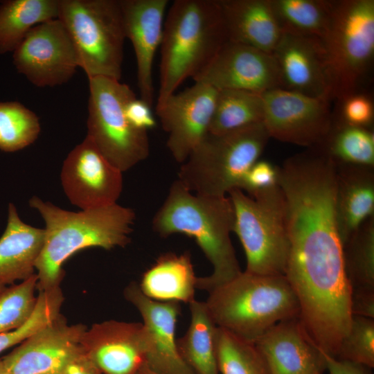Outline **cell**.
Instances as JSON below:
<instances>
[{
    "label": "cell",
    "instance_id": "obj_1",
    "mask_svg": "<svg viewBox=\"0 0 374 374\" xmlns=\"http://www.w3.org/2000/svg\"><path fill=\"white\" fill-rule=\"evenodd\" d=\"M29 206L45 222L44 243L35 264L39 292L60 287L64 276L62 265L76 252L91 247H124L131 241L135 213L117 203L73 212L33 196Z\"/></svg>",
    "mask_w": 374,
    "mask_h": 374
},
{
    "label": "cell",
    "instance_id": "obj_13",
    "mask_svg": "<svg viewBox=\"0 0 374 374\" xmlns=\"http://www.w3.org/2000/svg\"><path fill=\"white\" fill-rule=\"evenodd\" d=\"M193 79L217 90L262 93L281 89L278 67L271 53L230 40Z\"/></svg>",
    "mask_w": 374,
    "mask_h": 374
},
{
    "label": "cell",
    "instance_id": "obj_43",
    "mask_svg": "<svg viewBox=\"0 0 374 374\" xmlns=\"http://www.w3.org/2000/svg\"><path fill=\"white\" fill-rule=\"evenodd\" d=\"M139 372L141 374H155L145 367H143Z\"/></svg>",
    "mask_w": 374,
    "mask_h": 374
},
{
    "label": "cell",
    "instance_id": "obj_44",
    "mask_svg": "<svg viewBox=\"0 0 374 374\" xmlns=\"http://www.w3.org/2000/svg\"><path fill=\"white\" fill-rule=\"evenodd\" d=\"M6 285L2 284L0 283V290H2L3 288H4Z\"/></svg>",
    "mask_w": 374,
    "mask_h": 374
},
{
    "label": "cell",
    "instance_id": "obj_18",
    "mask_svg": "<svg viewBox=\"0 0 374 374\" xmlns=\"http://www.w3.org/2000/svg\"><path fill=\"white\" fill-rule=\"evenodd\" d=\"M80 344L103 374H137L145 365L141 323L109 320L95 323L86 330Z\"/></svg>",
    "mask_w": 374,
    "mask_h": 374
},
{
    "label": "cell",
    "instance_id": "obj_9",
    "mask_svg": "<svg viewBox=\"0 0 374 374\" xmlns=\"http://www.w3.org/2000/svg\"><path fill=\"white\" fill-rule=\"evenodd\" d=\"M87 134L100 153L122 172L150 154L148 131L134 127L125 114L136 98L126 84L105 77L89 78Z\"/></svg>",
    "mask_w": 374,
    "mask_h": 374
},
{
    "label": "cell",
    "instance_id": "obj_14",
    "mask_svg": "<svg viewBox=\"0 0 374 374\" xmlns=\"http://www.w3.org/2000/svg\"><path fill=\"white\" fill-rule=\"evenodd\" d=\"M170 95L156 105V113L168 134L167 148L182 163L208 133L217 89L201 82Z\"/></svg>",
    "mask_w": 374,
    "mask_h": 374
},
{
    "label": "cell",
    "instance_id": "obj_31",
    "mask_svg": "<svg viewBox=\"0 0 374 374\" xmlns=\"http://www.w3.org/2000/svg\"><path fill=\"white\" fill-rule=\"evenodd\" d=\"M343 258L352 289L374 290V217L364 222L344 242Z\"/></svg>",
    "mask_w": 374,
    "mask_h": 374
},
{
    "label": "cell",
    "instance_id": "obj_38",
    "mask_svg": "<svg viewBox=\"0 0 374 374\" xmlns=\"http://www.w3.org/2000/svg\"><path fill=\"white\" fill-rule=\"evenodd\" d=\"M151 108L141 99L136 97L126 105L125 114L134 127L148 131L156 125Z\"/></svg>",
    "mask_w": 374,
    "mask_h": 374
},
{
    "label": "cell",
    "instance_id": "obj_24",
    "mask_svg": "<svg viewBox=\"0 0 374 374\" xmlns=\"http://www.w3.org/2000/svg\"><path fill=\"white\" fill-rule=\"evenodd\" d=\"M197 278L189 252H169L161 255L143 273L139 286L152 300L190 304L195 300Z\"/></svg>",
    "mask_w": 374,
    "mask_h": 374
},
{
    "label": "cell",
    "instance_id": "obj_19",
    "mask_svg": "<svg viewBox=\"0 0 374 374\" xmlns=\"http://www.w3.org/2000/svg\"><path fill=\"white\" fill-rule=\"evenodd\" d=\"M126 38L136 62L140 99L152 107L154 101L152 68L161 45L168 0H119Z\"/></svg>",
    "mask_w": 374,
    "mask_h": 374
},
{
    "label": "cell",
    "instance_id": "obj_39",
    "mask_svg": "<svg viewBox=\"0 0 374 374\" xmlns=\"http://www.w3.org/2000/svg\"><path fill=\"white\" fill-rule=\"evenodd\" d=\"M352 315L374 319V290L352 289Z\"/></svg>",
    "mask_w": 374,
    "mask_h": 374
},
{
    "label": "cell",
    "instance_id": "obj_5",
    "mask_svg": "<svg viewBox=\"0 0 374 374\" xmlns=\"http://www.w3.org/2000/svg\"><path fill=\"white\" fill-rule=\"evenodd\" d=\"M269 139L263 123L223 134L208 133L181 163L177 180L195 194L226 196L240 188Z\"/></svg>",
    "mask_w": 374,
    "mask_h": 374
},
{
    "label": "cell",
    "instance_id": "obj_45",
    "mask_svg": "<svg viewBox=\"0 0 374 374\" xmlns=\"http://www.w3.org/2000/svg\"><path fill=\"white\" fill-rule=\"evenodd\" d=\"M137 374H141V373H140V372H139V373H138Z\"/></svg>",
    "mask_w": 374,
    "mask_h": 374
},
{
    "label": "cell",
    "instance_id": "obj_40",
    "mask_svg": "<svg viewBox=\"0 0 374 374\" xmlns=\"http://www.w3.org/2000/svg\"><path fill=\"white\" fill-rule=\"evenodd\" d=\"M329 374H372L370 368L356 362L339 359L323 352Z\"/></svg>",
    "mask_w": 374,
    "mask_h": 374
},
{
    "label": "cell",
    "instance_id": "obj_36",
    "mask_svg": "<svg viewBox=\"0 0 374 374\" xmlns=\"http://www.w3.org/2000/svg\"><path fill=\"white\" fill-rule=\"evenodd\" d=\"M339 102L341 103L340 114L335 118L349 125L371 128L374 107L370 97L359 91Z\"/></svg>",
    "mask_w": 374,
    "mask_h": 374
},
{
    "label": "cell",
    "instance_id": "obj_34",
    "mask_svg": "<svg viewBox=\"0 0 374 374\" xmlns=\"http://www.w3.org/2000/svg\"><path fill=\"white\" fill-rule=\"evenodd\" d=\"M64 296L60 287L39 291L36 308L30 319L15 330L0 334V353L19 344L60 314Z\"/></svg>",
    "mask_w": 374,
    "mask_h": 374
},
{
    "label": "cell",
    "instance_id": "obj_17",
    "mask_svg": "<svg viewBox=\"0 0 374 374\" xmlns=\"http://www.w3.org/2000/svg\"><path fill=\"white\" fill-rule=\"evenodd\" d=\"M278 67L281 89L332 100V84L323 41L283 33L271 53Z\"/></svg>",
    "mask_w": 374,
    "mask_h": 374
},
{
    "label": "cell",
    "instance_id": "obj_2",
    "mask_svg": "<svg viewBox=\"0 0 374 374\" xmlns=\"http://www.w3.org/2000/svg\"><path fill=\"white\" fill-rule=\"evenodd\" d=\"M233 223L229 197L195 194L176 179L152 226L163 238L181 233L195 239L213 267L209 276L197 278V289L209 292L242 271L230 238Z\"/></svg>",
    "mask_w": 374,
    "mask_h": 374
},
{
    "label": "cell",
    "instance_id": "obj_35",
    "mask_svg": "<svg viewBox=\"0 0 374 374\" xmlns=\"http://www.w3.org/2000/svg\"><path fill=\"white\" fill-rule=\"evenodd\" d=\"M336 358L373 368L374 319L353 315L350 330Z\"/></svg>",
    "mask_w": 374,
    "mask_h": 374
},
{
    "label": "cell",
    "instance_id": "obj_11",
    "mask_svg": "<svg viewBox=\"0 0 374 374\" xmlns=\"http://www.w3.org/2000/svg\"><path fill=\"white\" fill-rule=\"evenodd\" d=\"M12 58L17 71L39 87L64 84L79 67L72 41L58 18L34 26Z\"/></svg>",
    "mask_w": 374,
    "mask_h": 374
},
{
    "label": "cell",
    "instance_id": "obj_33",
    "mask_svg": "<svg viewBox=\"0 0 374 374\" xmlns=\"http://www.w3.org/2000/svg\"><path fill=\"white\" fill-rule=\"evenodd\" d=\"M37 283L35 274L0 290V334L19 328L30 319L37 302Z\"/></svg>",
    "mask_w": 374,
    "mask_h": 374
},
{
    "label": "cell",
    "instance_id": "obj_16",
    "mask_svg": "<svg viewBox=\"0 0 374 374\" xmlns=\"http://www.w3.org/2000/svg\"><path fill=\"white\" fill-rule=\"evenodd\" d=\"M124 294L143 319L145 341L143 367L155 374H195L182 358L177 346L179 303L152 300L142 293L136 283H131Z\"/></svg>",
    "mask_w": 374,
    "mask_h": 374
},
{
    "label": "cell",
    "instance_id": "obj_22",
    "mask_svg": "<svg viewBox=\"0 0 374 374\" xmlns=\"http://www.w3.org/2000/svg\"><path fill=\"white\" fill-rule=\"evenodd\" d=\"M228 39L272 53L282 31L271 0H220Z\"/></svg>",
    "mask_w": 374,
    "mask_h": 374
},
{
    "label": "cell",
    "instance_id": "obj_28",
    "mask_svg": "<svg viewBox=\"0 0 374 374\" xmlns=\"http://www.w3.org/2000/svg\"><path fill=\"white\" fill-rule=\"evenodd\" d=\"M262 93L244 90H219L208 133L223 134L263 123Z\"/></svg>",
    "mask_w": 374,
    "mask_h": 374
},
{
    "label": "cell",
    "instance_id": "obj_26",
    "mask_svg": "<svg viewBox=\"0 0 374 374\" xmlns=\"http://www.w3.org/2000/svg\"><path fill=\"white\" fill-rule=\"evenodd\" d=\"M60 0H6L0 4V53L13 52L36 25L58 18Z\"/></svg>",
    "mask_w": 374,
    "mask_h": 374
},
{
    "label": "cell",
    "instance_id": "obj_32",
    "mask_svg": "<svg viewBox=\"0 0 374 374\" xmlns=\"http://www.w3.org/2000/svg\"><path fill=\"white\" fill-rule=\"evenodd\" d=\"M41 127L37 116L19 102H0V150L14 152L31 145Z\"/></svg>",
    "mask_w": 374,
    "mask_h": 374
},
{
    "label": "cell",
    "instance_id": "obj_12",
    "mask_svg": "<svg viewBox=\"0 0 374 374\" xmlns=\"http://www.w3.org/2000/svg\"><path fill=\"white\" fill-rule=\"evenodd\" d=\"M122 173L86 136L68 154L60 177L71 203L87 210L116 204L123 190Z\"/></svg>",
    "mask_w": 374,
    "mask_h": 374
},
{
    "label": "cell",
    "instance_id": "obj_21",
    "mask_svg": "<svg viewBox=\"0 0 374 374\" xmlns=\"http://www.w3.org/2000/svg\"><path fill=\"white\" fill-rule=\"evenodd\" d=\"M336 216L342 244L374 217V167L335 163Z\"/></svg>",
    "mask_w": 374,
    "mask_h": 374
},
{
    "label": "cell",
    "instance_id": "obj_42",
    "mask_svg": "<svg viewBox=\"0 0 374 374\" xmlns=\"http://www.w3.org/2000/svg\"><path fill=\"white\" fill-rule=\"evenodd\" d=\"M0 374H11L6 368L1 358H0Z\"/></svg>",
    "mask_w": 374,
    "mask_h": 374
},
{
    "label": "cell",
    "instance_id": "obj_27",
    "mask_svg": "<svg viewBox=\"0 0 374 374\" xmlns=\"http://www.w3.org/2000/svg\"><path fill=\"white\" fill-rule=\"evenodd\" d=\"M335 1L271 0L282 33L323 39L332 18Z\"/></svg>",
    "mask_w": 374,
    "mask_h": 374
},
{
    "label": "cell",
    "instance_id": "obj_29",
    "mask_svg": "<svg viewBox=\"0 0 374 374\" xmlns=\"http://www.w3.org/2000/svg\"><path fill=\"white\" fill-rule=\"evenodd\" d=\"M315 147L335 163L374 167V132L371 128L349 125L334 116L328 134Z\"/></svg>",
    "mask_w": 374,
    "mask_h": 374
},
{
    "label": "cell",
    "instance_id": "obj_20",
    "mask_svg": "<svg viewBox=\"0 0 374 374\" xmlns=\"http://www.w3.org/2000/svg\"><path fill=\"white\" fill-rule=\"evenodd\" d=\"M272 374H324L322 351L299 317L278 322L255 342Z\"/></svg>",
    "mask_w": 374,
    "mask_h": 374
},
{
    "label": "cell",
    "instance_id": "obj_15",
    "mask_svg": "<svg viewBox=\"0 0 374 374\" xmlns=\"http://www.w3.org/2000/svg\"><path fill=\"white\" fill-rule=\"evenodd\" d=\"M82 324H68L60 314L1 357L11 374H63L82 350Z\"/></svg>",
    "mask_w": 374,
    "mask_h": 374
},
{
    "label": "cell",
    "instance_id": "obj_8",
    "mask_svg": "<svg viewBox=\"0 0 374 374\" xmlns=\"http://www.w3.org/2000/svg\"><path fill=\"white\" fill-rule=\"evenodd\" d=\"M322 41L332 99L340 101L359 92L374 57V1H335L330 26Z\"/></svg>",
    "mask_w": 374,
    "mask_h": 374
},
{
    "label": "cell",
    "instance_id": "obj_4",
    "mask_svg": "<svg viewBox=\"0 0 374 374\" xmlns=\"http://www.w3.org/2000/svg\"><path fill=\"white\" fill-rule=\"evenodd\" d=\"M208 294L205 303L215 325L253 343L278 322L299 316L284 275L241 271Z\"/></svg>",
    "mask_w": 374,
    "mask_h": 374
},
{
    "label": "cell",
    "instance_id": "obj_7",
    "mask_svg": "<svg viewBox=\"0 0 374 374\" xmlns=\"http://www.w3.org/2000/svg\"><path fill=\"white\" fill-rule=\"evenodd\" d=\"M228 195L234 212L233 232L246 256L245 271L284 275L288 238L285 203L279 185L251 196L240 188Z\"/></svg>",
    "mask_w": 374,
    "mask_h": 374
},
{
    "label": "cell",
    "instance_id": "obj_10",
    "mask_svg": "<svg viewBox=\"0 0 374 374\" xmlns=\"http://www.w3.org/2000/svg\"><path fill=\"white\" fill-rule=\"evenodd\" d=\"M262 97L263 124L270 138L310 148L319 145L332 127L328 98L280 88L265 91Z\"/></svg>",
    "mask_w": 374,
    "mask_h": 374
},
{
    "label": "cell",
    "instance_id": "obj_3",
    "mask_svg": "<svg viewBox=\"0 0 374 374\" xmlns=\"http://www.w3.org/2000/svg\"><path fill=\"white\" fill-rule=\"evenodd\" d=\"M228 36L220 0H175L165 17L157 105L193 78Z\"/></svg>",
    "mask_w": 374,
    "mask_h": 374
},
{
    "label": "cell",
    "instance_id": "obj_23",
    "mask_svg": "<svg viewBox=\"0 0 374 374\" xmlns=\"http://www.w3.org/2000/svg\"><path fill=\"white\" fill-rule=\"evenodd\" d=\"M44 240V229L24 222L10 203L6 227L0 238V283L13 284L35 274Z\"/></svg>",
    "mask_w": 374,
    "mask_h": 374
},
{
    "label": "cell",
    "instance_id": "obj_25",
    "mask_svg": "<svg viewBox=\"0 0 374 374\" xmlns=\"http://www.w3.org/2000/svg\"><path fill=\"white\" fill-rule=\"evenodd\" d=\"M190 322L185 335L177 339L179 351L195 374H219L216 357L217 326L205 302L190 304Z\"/></svg>",
    "mask_w": 374,
    "mask_h": 374
},
{
    "label": "cell",
    "instance_id": "obj_30",
    "mask_svg": "<svg viewBox=\"0 0 374 374\" xmlns=\"http://www.w3.org/2000/svg\"><path fill=\"white\" fill-rule=\"evenodd\" d=\"M216 357L221 374H272L254 343L219 327L216 332Z\"/></svg>",
    "mask_w": 374,
    "mask_h": 374
},
{
    "label": "cell",
    "instance_id": "obj_37",
    "mask_svg": "<svg viewBox=\"0 0 374 374\" xmlns=\"http://www.w3.org/2000/svg\"><path fill=\"white\" fill-rule=\"evenodd\" d=\"M278 185V167L265 160H258L244 175L240 189L249 196Z\"/></svg>",
    "mask_w": 374,
    "mask_h": 374
},
{
    "label": "cell",
    "instance_id": "obj_41",
    "mask_svg": "<svg viewBox=\"0 0 374 374\" xmlns=\"http://www.w3.org/2000/svg\"><path fill=\"white\" fill-rule=\"evenodd\" d=\"M63 374H103L82 348L67 364Z\"/></svg>",
    "mask_w": 374,
    "mask_h": 374
},
{
    "label": "cell",
    "instance_id": "obj_6",
    "mask_svg": "<svg viewBox=\"0 0 374 374\" xmlns=\"http://www.w3.org/2000/svg\"><path fill=\"white\" fill-rule=\"evenodd\" d=\"M58 19L88 79L121 80L126 36L119 0H60Z\"/></svg>",
    "mask_w": 374,
    "mask_h": 374
}]
</instances>
